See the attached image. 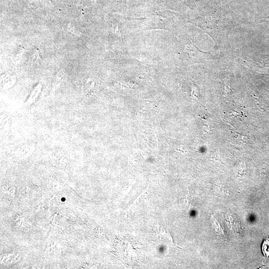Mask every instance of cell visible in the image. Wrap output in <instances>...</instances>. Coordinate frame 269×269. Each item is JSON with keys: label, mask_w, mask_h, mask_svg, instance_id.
I'll use <instances>...</instances> for the list:
<instances>
[{"label": "cell", "mask_w": 269, "mask_h": 269, "mask_svg": "<svg viewBox=\"0 0 269 269\" xmlns=\"http://www.w3.org/2000/svg\"><path fill=\"white\" fill-rule=\"evenodd\" d=\"M261 250L263 255L269 257V238H267L262 243Z\"/></svg>", "instance_id": "obj_1"}]
</instances>
